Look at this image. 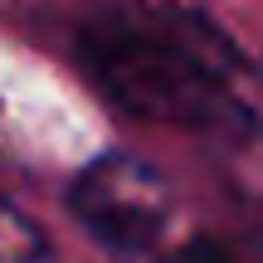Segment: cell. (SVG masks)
Returning a JSON list of instances; mask_svg holds the SVG:
<instances>
[{"label": "cell", "instance_id": "277c9868", "mask_svg": "<svg viewBox=\"0 0 263 263\" xmlns=\"http://www.w3.org/2000/svg\"><path fill=\"white\" fill-rule=\"evenodd\" d=\"M156 263H234V254H224V249L210 244V239H185V244L166 249Z\"/></svg>", "mask_w": 263, "mask_h": 263}, {"label": "cell", "instance_id": "3957f363", "mask_svg": "<svg viewBox=\"0 0 263 263\" xmlns=\"http://www.w3.org/2000/svg\"><path fill=\"white\" fill-rule=\"evenodd\" d=\"M0 263H59L34 219H25L10 200H0Z\"/></svg>", "mask_w": 263, "mask_h": 263}, {"label": "cell", "instance_id": "6da1fadb", "mask_svg": "<svg viewBox=\"0 0 263 263\" xmlns=\"http://www.w3.org/2000/svg\"><path fill=\"white\" fill-rule=\"evenodd\" d=\"M78 59L103 98L141 122L219 132L249 122L244 59L171 0H103L78 20Z\"/></svg>", "mask_w": 263, "mask_h": 263}, {"label": "cell", "instance_id": "7a4b0ae2", "mask_svg": "<svg viewBox=\"0 0 263 263\" xmlns=\"http://www.w3.org/2000/svg\"><path fill=\"white\" fill-rule=\"evenodd\" d=\"M78 224L103 249L122 258H161L176 219L171 185L156 166H146L132 151H103L93 156L68 185Z\"/></svg>", "mask_w": 263, "mask_h": 263}]
</instances>
